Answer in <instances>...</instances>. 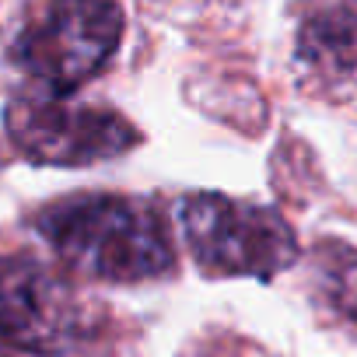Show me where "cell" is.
Instances as JSON below:
<instances>
[{
    "label": "cell",
    "mask_w": 357,
    "mask_h": 357,
    "mask_svg": "<svg viewBox=\"0 0 357 357\" xmlns=\"http://www.w3.org/2000/svg\"><path fill=\"white\" fill-rule=\"evenodd\" d=\"M43 238L56 256L95 280H151L175 266V249L165 221L140 200L77 197L39 218Z\"/></svg>",
    "instance_id": "obj_1"
},
{
    "label": "cell",
    "mask_w": 357,
    "mask_h": 357,
    "mask_svg": "<svg viewBox=\"0 0 357 357\" xmlns=\"http://www.w3.org/2000/svg\"><path fill=\"white\" fill-rule=\"evenodd\" d=\"M183 235L197 263L221 277L270 280L298 259V238L277 211L218 193L183 204Z\"/></svg>",
    "instance_id": "obj_2"
},
{
    "label": "cell",
    "mask_w": 357,
    "mask_h": 357,
    "mask_svg": "<svg viewBox=\"0 0 357 357\" xmlns=\"http://www.w3.org/2000/svg\"><path fill=\"white\" fill-rule=\"evenodd\" d=\"M119 39L123 11L116 0H56L50 15L25 32L15 60L53 95H70L112 60Z\"/></svg>",
    "instance_id": "obj_3"
},
{
    "label": "cell",
    "mask_w": 357,
    "mask_h": 357,
    "mask_svg": "<svg viewBox=\"0 0 357 357\" xmlns=\"http://www.w3.org/2000/svg\"><path fill=\"white\" fill-rule=\"evenodd\" d=\"M95 336L81 294L50 266L0 256V340L29 354H70Z\"/></svg>",
    "instance_id": "obj_4"
},
{
    "label": "cell",
    "mask_w": 357,
    "mask_h": 357,
    "mask_svg": "<svg viewBox=\"0 0 357 357\" xmlns=\"http://www.w3.org/2000/svg\"><path fill=\"white\" fill-rule=\"evenodd\" d=\"M4 126L22 154L63 168L109 161L140 144V133L126 116L56 98H15L4 112Z\"/></svg>",
    "instance_id": "obj_5"
},
{
    "label": "cell",
    "mask_w": 357,
    "mask_h": 357,
    "mask_svg": "<svg viewBox=\"0 0 357 357\" xmlns=\"http://www.w3.org/2000/svg\"><path fill=\"white\" fill-rule=\"evenodd\" d=\"M298 50L319 70H357V0H312L298 32Z\"/></svg>",
    "instance_id": "obj_6"
},
{
    "label": "cell",
    "mask_w": 357,
    "mask_h": 357,
    "mask_svg": "<svg viewBox=\"0 0 357 357\" xmlns=\"http://www.w3.org/2000/svg\"><path fill=\"white\" fill-rule=\"evenodd\" d=\"M319 280L336 312L357 322V249L322 245L319 249Z\"/></svg>",
    "instance_id": "obj_7"
}]
</instances>
